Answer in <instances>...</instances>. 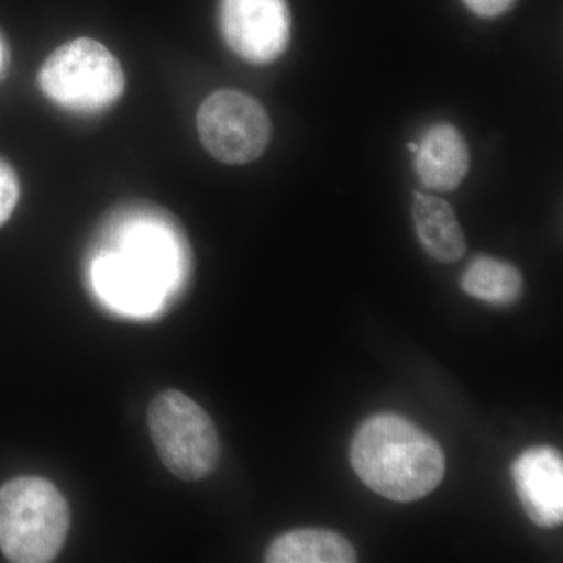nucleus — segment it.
Masks as SVG:
<instances>
[{
    "label": "nucleus",
    "mask_w": 563,
    "mask_h": 563,
    "mask_svg": "<svg viewBox=\"0 0 563 563\" xmlns=\"http://www.w3.org/2000/svg\"><path fill=\"white\" fill-rule=\"evenodd\" d=\"M69 528V504L51 481L20 476L0 487V550L10 562L55 561Z\"/></svg>",
    "instance_id": "3"
},
{
    "label": "nucleus",
    "mask_w": 563,
    "mask_h": 563,
    "mask_svg": "<svg viewBox=\"0 0 563 563\" xmlns=\"http://www.w3.org/2000/svg\"><path fill=\"white\" fill-rule=\"evenodd\" d=\"M151 439L163 465L181 481L206 479L220 462L221 444L210 415L179 390H163L147 409Z\"/></svg>",
    "instance_id": "5"
},
{
    "label": "nucleus",
    "mask_w": 563,
    "mask_h": 563,
    "mask_svg": "<svg viewBox=\"0 0 563 563\" xmlns=\"http://www.w3.org/2000/svg\"><path fill=\"white\" fill-rule=\"evenodd\" d=\"M43 95L73 113H101L120 101L125 90L121 63L103 44L73 40L52 52L41 66Z\"/></svg>",
    "instance_id": "4"
},
{
    "label": "nucleus",
    "mask_w": 563,
    "mask_h": 563,
    "mask_svg": "<svg viewBox=\"0 0 563 563\" xmlns=\"http://www.w3.org/2000/svg\"><path fill=\"white\" fill-rule=\"evenodd\" d=\"M461 285L466 295L479 301L510 306L523 291V277L510 263L481 255L470 263Z\"/></svg>",
    "instance_id": "12"
},
{
    "label": "nucleus",
    "mask_w": 563,
    "mask_h": 563,
    "mask_svg": "<svg viewBox=\"0 0 563 563\" xmlns=\"http://www.w3.org/2000/svg\"><path fill=\"white\" fill-rule=\"evenodd\" d=\"M269 563H352L357 553L350 540L325 529H296L274 539L265 554Z\"/></svg>",
    "instance_id": "11"
},
{
    "label": "nucleus",
    "mask_w": 563,
    "mask_h": 563,
    "mask_svg": "<svg viewBox=\"0 0 563 563\" xmlns=\"http://www.w3.org/2000/svg\"><path fill=\"white\" fill-rule=\"evenodd\" d=\"M351 463L366 487L395 503H413L435 490L446 461L440 444L395 413L368 418L352 440Z\"/></svg>",
    "instance_id": "2"
},
{
    "label": "nucleus",
    "mask_w": 563,
    "mask_h": 563,
    "mask_svg": "<svg viewBox=\"0 0 563 563\" xmlns=\"http://www.w3.org/2000/svg\"><path fill=\"white\" fill-rule=\"evenodd\" d=\"M407 147H409V150L412 151L415 154V152H417L418 150V143H410L409 146Z\"/></svg>",
    "instance_id": "16"
},
{
    "label": "nucleus",
    "mask_w": 563,
    "mask_h": 563,
    "mask_svg": "<svg viewBox=\"0 0 563 563\" xmlns=\"http://www.w3.org/2000/svg\"><path fill=\"white\" fill-rule=\"evenodd\" d=\"M518 499L532 523L558 528L563 520V461L558 450L537 446L518 455L512 465Z\"/></svg>",
    "instance_id": "8"
},
{
    "label": "nucleus",
    "mask_w": 563,
    "mask_h": 563,
    "mask_svg": "<svg viewBox=\"0 0 563 563\" xmlns=\"http://www.w3.org/2000/svg\"><path fill=\"white\" fill-rule=\"evenodd\" d=\"M7 66V49L3 41L0 40V76H2L3 70H5Z\"/></svg>",
    "instance_id": "15"
},
{
    "label": "nucleus",
    "mask_w": 563,
    "mask_h": 563,
    "mask_svg": "<svg viewBox=\"0 0 563 563\" xmlns=\"http://www.w3.org/2000/svg\"><path fill=\"white\" fill-rule=\"evenodd\" d=\"M220 27L225 43L243 60H277L291 35L287 0H221Z\"/></svg>",
    "instance_id": "7"
},
{
    "label": "nucleus",
    "mask_w": 563,
    "mask_h": 563,
    "mask_svg": "<svg viewBox=\"0 0 563 563\" xmlns=\"http://www.w3.org/2000/svg\"><path fill=\"white\" fill-rule=\"evenodd\" d=\"M90 287L102 302L150 314L173 301L191 276V251L173 214L154 203L125 202L107 214L88 251Z\"/></svg>",
    "instance_id": "1"
},
{
    "label": "nucleus",
    "mask_w": 563,
    "mask_h": 563,
    "mask_svg": "<svg viewBox=\"0 0 563 563\" xmlns=\"http://www.w3.org/2000/svg\"><path fill=\"white\" fill-rule=\"evenodd\" d=\"M21 185L9 162L0 158V228L10 220L20 202Z\"/></svg>",
    "instance_id": "13"
},
{
    "label": "nucleus",
    "mask_w": 563,
    "mask_h": 563,
    "mask_svg": "<svg viewBox=\"0 0 563 563\" xmlns=\"http://www.w3.org/2000/svg\"><path fill=\"white\" fill-rule=\"evenodd\" d=\"M198 132L211 157L228 165L257 161L272 139L268 113L242 91L210 95L198 111Z\"/></svg>",
    "instance_id": "6"
},
{
    "label": "nucleus",
    "mask_w": 563,
    "mask_h": 563,
    "mask_svg": "<svg viewBox=\"0 0 563 563\" xmlns=\"http://www.w3.org/2000/svg\"><path fill=\"white\" fill-rule=\"evenodd\" d=\"M412 213L418 239L431 257L443 263L461 261L466 251L465 235L450 203L415 192Z\"/></svg>",
    "instance_id": "10"
},
{
    "label": "nucleus",
    "mask_w": 563,
    "mask_h": 563,
    "mask_svg": "<svg viewBox=\"0 0 563 563\" xmlns=\"http://www.w3.org/2000/svg\"><path fill=\"white\" fill-rule=\"evenodd\" d=\"M415 168L422 187L455 190L470 169V151L461 132L444 122L429 128L415 152Z\"/></svg>",
    "instance_id": "9"
},
{
    "label": "nucleus",
    "mask_w": 563,
    "mask_h": 563,
    "mask_svg": "<svg viewBox=\"0 0 563 563\" xmlns=\"http://www.w3.org/2000/svg\"><path fill=\"white\" fill-rule=\"evenodd\" d=\"M465 5L481 18H496L506 13L515 0H463Z\"/></svg>",
    "instance_id": "14"
}]
</instances>
